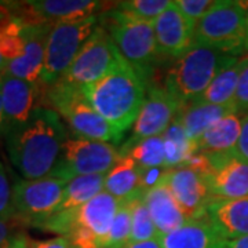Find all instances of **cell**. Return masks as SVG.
<instances>
[{"mask_svg": "<svg viewBox=\"0 0 248 248\" xmlns=\"http://www.w3.org/2000/svg\"><path fill=\"white\" fill-rule=\"evenodd\" d=\"M68 137V130L55 110L37 107L25 123L6 134V149L22 177L39 179L53 174Z\"/></svg>", "mask_w": 248, "mask_h": 248, "instance_id": "6da1fadb", "label": "cell"}, {"mask_svg": "<svg viewBox=\"0 0 248 248\" xmlns=\"http://www.w3.org/2000/svg\"><path fill=\"white\" fill-rule=\"evenodd\" d=\"M148 87L141 73L123 58L108 76L81 90L99 116L124 137L138 117Z\"/></svg>", "mask_w": 248, "mask_h": 248, "instance_id": "7a4b0ae2", "label": "cell"}, {"mask_svg": "<svg viewBox=\"0 0 248 248\" xmlns=\"http://www.w3.org/2000/svg\"><path fill=\"white\" fill-rule=\"evenodd\" d=\"M120 203L107 192L72 211L54 214L39 228L71 240L73 248H105Z\"/></svg>", "mask_w": 248, "mask_h": 248, "instance_id": "3957f363", "label": "cell"}, {"mask_svg": "<svg viewBox=\"0 0 248 248\" xmlns=\"http://www.w3.org/2000/svg\"><path fill=\"white\" fill-rule=\"evenodd\" d=\"M239 58L210 47L193 45L171 65L166 75L164 87L181 105L197 101L214 79L236 63Z\"/></svg>", "mask_w": 248, "mask_h": 248, "instance_id": "277c9868", "label": "cell"}, {"mask_svg": "<svg viewBox=\"0 0 248 248\" xmlns=\"http://www.w3.org/2000/svg\"><path fill=\"white\" fill-rule=\"evenodd\" d=\"M99 25L107 29L124 60L148 81L153 66L161 57L153 22L134 18L115 9L99 14Z\"/></svg>", "mask_w": 248, "mask_h": 248, "instance_id": "5b68a950", "label": "cell"}, {"mask_svg": "<svg viewBox=\"0 0 248 248\" xmlns=\"http://www.w3.org/2000/svg\"><path fill=\"white\" fill-rule=\"evenodd\" d=\"M46 97L50 105L48 108L66 122L73 135L115 145L122 141L123 137L99 116L81 87L57 81L54 86L47 87Z\"/></svg>", "mask_w": 248, "mask_h": 248, "instance_id": "8992f818", "label": "cell"}, {"mask_svg": "<svg viewBox=\"0 0 248 248\" xmlns=\"http://www.w3.org/2000/svg\"><path fill=\"white\" fill-rule=\"evenodd\" d=\"M248 1L217 0L195 27V45L243 57Z\"/></svg>", "mask_w": 248, "mask_h": 248, "instance_id": "52a82bcc", "label": "cell"}, {"mask_svg": "<svg viewBox=\"0 0 248 248\" xmlns=\"http://www.w3.org/2000/svg\"><path fill=\"white\" fill-rule=\"evenodd\" d=\"M98 24L99 16H94L51 27L47 36L45 63L40 75L42 86L51 87L62 79Z\"/></svg>", "mask_w": 248, "mask_h": 248, "instance_id": "ba28073f", "label": "cell"}, {"mask_svg": "<svg viewBox=\"0 0 248 248\" xmlns=\"http://www.w3.org/2000/svg\"><path fill=\"white\" fill-rule=\"evenodd\" d=\"M120 148L109 142L68 137L53 174L65 181L79 175H107L122 159Z\"/></svg>", "mask_w": 248, "mask_h": 248, "instance_id": "9c48e42d", "label": "cell"}, {"mask_svg": "<svg viewBox=\"0 0 248 248\" xmlns=\"http://www.w3.org/2000/svg\"><path fill=\"white\" fill-rule=\"evenodd\" d=\"M66 181L55 175L24 179L13 186L16 219L33 228H40L58 213L63 200Z\"/></svg>", "mask_w": 248, "mask_h": 248, "instance_id": "30bf717a", "label": "cell"}, {"mask_svg": "<svg viewBox=\"0 0 248 248\" xmlns=\"http://www.w3.org/2000/svg\"><path fill=\"white\" fill-rule=\"evenodd\" d=\"M122 60L123 55L107 29L98 24L60 81L78 87L89 86L108 76Z\"/></svg>", "mask_w": 248, "mask_h": 248, "instance_id": "8fae6325", "label": "cell"}, {"mask_svg": "<svg viewBox=\"0 0 248 248\" xmlns=\"http://www.w3.org/2000/svg\"><path fill=\"white\" fill-rule=\"evenodd\" d=\"M179 107L181 104L164 86H149L133 125V134L124 142L123 146H120V151H125L142 140L163 135L174 122Z\"/></svg>", "mask_w": 248, "mask_h": 248, "instance_id": "7c38bea8", "label": "cell"}, {"mask_svg": "<svg viewBox=\"0 0 248 248\" xmlns=\"http://www.w3.org/2000/svg\"><path fill=\"white\" fill-rule=\"evenodd\" d=\"M163 182L171 190L189 221L207 218V207L214 197L203 174L182 166L170 169Z\"/></svg>", "mask_w": 248, "mask_h": 248, "instance_id": "4fadbf2b", "label": "cell"}, {"mask_svg": "<svg viewBox=\"0 0 248 248\" xmlns=\"http://www.w3.org/2000/svg\"><path fill=\"white\" fill-rule=\"evenodd\" d=\"M211 167L204 175L214 199L248 197V161L236 155L210 156Z\"/></svg>", "mask_w": 248, "mask_h": 248, "instance_id": "5bb4252c", "label": "cell"}, {"mask_svg": "<svg viewBox=\"0 0 248 248\" xmlns=\"http://www.w3.org/2000/svg\"><path fill=\"white\" fill-rule=\"evenodd\" d=\"M105 4L98 0H29L21 3V9L27 13L24 22L55 25L98 16Z\"/></svg>", "mask_w": 248, "mask_h": 248, "instance_id": "9a60e30c", "label": "cell"}, {"mask_svg": "<svg viewBox=\"0 0 248 248\" xmlns=\"http://www.w3.org/2000/svg\"><path fill=\"white\" fill-rule=\"evenodd\" d=\"M153 28L163 58L178 60L195 45V25L181 13L175 0L153 22Z\"/></svg>", "mask_w": 248, "mask_h": 248, "instance_id": "2e32d148", "label": "cell"}, {"mask_svg": "<svg viewBox=\"0 0 248 248\" xmlns=\"http://www.w3.org/2000/svg\"><path fill=\"white\" fill-rule=\"evenodd\" d=\"M40 86L42 83L4 75L0 86V95L6 120V134L11 128L25 123L36 108L40 107L37 105V99L42 93Z\"/></svg>", "mask_w": 248, "mask_h": 248, "instance_id": "e0dca14e", "label": "cell"}, {"mask_svg": "<svg viewBox=\"0 0 248 248\" xmlns=\"http://www.w3.org/2000/svg\"><path fill=\"white\" fill-rule=\"evenodd\" d=\"M53 25L50 24H29L25 22L24 36L25 48L21 57L7 65L4 75L13 78L40 83V75L45 63L47 36Z\"/></svg>", "mask_w": 248, "mask_h": 248, "instance_id": "ac0fdd59", "label": "cell"}, {"mask_svg": "<svg viewBox=\"0 0 248 248\" xmlns=\"http://www.w3.org/2000/svg\"><path fill=\"white\" fill-rule=\"evenodd\" d=\"M207 219L223 240L248 236V197L213 199L207 207Z\"/></svg>", "mask_w": 248, "mask_h": 248, "instance_id": "d6986e66", "label": "cell"}, {"mask_svg": "<svg viewBox=\"0 0 248 248\" xmlns=\"http://www.w3.org/2000/svg\"><path fill=\"white\" fill-rule=\"evenodd\" d=\"M142 199L148 207L160 237L181 228L186 221H189L164 182H160L159 185L143 192Z\"/></svg>", "mask_w": 248, "mask_h": 248, "instance_id": "ffe728a7", "label": "cell"}, {"mask_svg": "<svg viewBox=\"0 0 248 248\" xmlns=\"http://www.w3.org/2000/svg\"><path fill=\"white\" fill-rule=\"evenodd\" d=\"M244 116L231 112L211 125L196 141V152L217 156L236 152L239 143Z\"/></svg>", "mask_w": 248, "mask_h": 248, "instance_id": "44dd1931", "label": "cell"}, {"mask_svg": "<svg viewBox=\"0 0 248 248\" xmlns=\"http://www.w3.org/2000/svg\"><path fill=\"white\" fill-rule=\"evenodd\" d=\"M223 241L207 218L186 221L181 228L161 236L163 248H222Z\"/></svg>", "mask_w": 248, "mask_h": 248, "instance_id": "7402d4cb", "label": "cell"}, {"mask_svg": "<svg viewBox=\"0 0 248 248\" xmlns=\"http://www.w3.org/2000/svg\"><path fill=\"white\" fill-rule=\"evenodd\" d=\"M231 112H236V110L233 108L217 107L197 99L181 105L174 120L182 127L186 137L196 143V141L211 125Z\"/></svg>", "mask_w": 248, "mask_h": 248, "instance_id": "603a6c76", "label": "cell"}, {"mask_svg": "<svg viewBox=\"0 0 248 248\" xmlns=\"http://www.w3.org/2000/svg\"><path fill=\"white\" fill-rule=\"evenodd\" d=\"M104 192L119 203H127L141 195V169L130 156L123 155L115 167L105 175Z\"/></svg>", "mask_w": 248, "mask_h": 248, "instance_id": "cb8c5ba5", "label": "cell"}, {"mask_svg": "<svg viewBox=\"0 0 248 248\" xmlns=\"http://www.w3.org/2000/svg\"><path fill=\"white\" fill-rule=\"evenodd\" d=\"M246 61H247V55H243L237 60L236 63L232 65L231 68L219 73L210 84V87L204 91L203 95L199 98V101L217 105V107L234 109V97H236V91H237L240 73L246 65Z\"/></svg>", "mask_w": 248, "mask_h": 248, "instance_id": "d4e9b609", "label": "cell"}, {"mask_svg": "<svg viewBox=\"0 0 248 248\" xmlns=\"http://www.w3.org/2000/svg\"><path fill=\"white\" fill-rule=\"evenodd\" d=\"M105 175H79L66 181L58 213L76 210L104 192ZM57 214V213H55Z\"/></svg>", "mask_w": 248, "mask_h": 248, "instance_id": "484cf974", "label": "cell"}, {"mask_svg": "<svg viewBox=\"0 0 248 248\" xmlns=\"http://www.w3.org/2000/svg\"><path fill=\"white\" fill-rule=\"evenodd\" d=\"M164 141V153H166V167L177 169L187 163L196 152V143L186 137L182 127L174 120L161 135Z\"/></svg>", "mask_w": 248, "mask_h": 248, "instance_id": "4316f807", "label": "cell"}, {"mask_svg": "<svg viewBox=\"0 0 248 248\" xmlns=\"http://www.w3.org/2000/svg\"><path fill=\"white\" fill-rule=\"evenodd\" d=\"M122 155L130 156L141 170L166 167V153L163 137H152L148 140L134 143L125 151H120ZM167 169V167H166Z\"/></svg>", "mask_w": 248, "mask_h": 248, "instance_id": "83f0119b", "label": "cell"}, {"mask_svg": "<svg viewBox=\"0 0 248 248\" xmlns=\"http://www.w3.org/2000/svg\"><path fill=\"white\" fill-rule=\"evenodd\" d=\"M130 205L131 213V237L130 243L137 241H145V240L156 239L160 237L159 232L156 229L155 223L152 221V217L148 207L142 199L141 195L135 196L130 202H127Z\"/></svg>", "mask_w": 248, "mask_h": 248, "instance_id": "f1b7e54d", "label": "cell"}, {"mask_svg": "<svg viewBox=\"0 0 248 248\" xmlns=\"http://www.w3.org/2000/svg\"><path fill=\"white\" fill-rule=\"evenodd\" d=\"M172 0H127L116 3V10L142 21L155 22L169 9Z\"/></svg>", "mask_w": 248, "mask_h": 248, "instance_id": "f546056e", "label": "cell"}, {"mask_svg": "<svg viewBox=\"0 0 248 248\" xmlns=\"http://www.w3.org/2000/svg\"><path fill=\"white\" fill-rule=\"evenodd\" d=\"M131 237V213L128 203H120L112 228L109 232L105 248H123Z\"/></svg>", "mask_w": 248, "mask_h": 248, "instance_id": "4dcf8cb0", "label": "cell"}, {"mask_svg": "<svg viewBox=\"0 0 248 248\" xmlns=\"http://www.w3.org/2000/svg\"><path fill=\"white\" fill-rule=\"evenodd\" d=\"M13 186L10 184L7 171L0 161V221H14Z\"/></svg>", "mask_w": 248, "mask_h": 248, "instance_id": "1f68e13d", "label": "cell"}, {"mask_svg": "<svg viewBox=\"0 0 248 248\" xmlns=\"http://www.w3.org/2000/svg\"><path fill=\"white\" fill-rule=\"evenodd\" d=\"M217 0H175L178 9L193 25L213 9Z\"/></svg>", "mask_w": 248, "mask_h": 248, "instance_id": "d6a6232c", "label": "cell"}, {"mask_svg": "<svg viewBox=\"0 0 248 248\" xmlns=\"http://www.w3.org/2000/svg\"><path fill=\"white\" fill-rule=\"evenodd\" d=\"M234 109L239 115L244 117L248 115V55L246 65L240 73L237 91L234 97Z\"/></svg>", "mask_w": 248, "mask_h": 248, "instance_id": "836d02e7", "label": "cell"}, {"mask_svg": "<svg viewBox=\"0 0 248 248\" xmlns=\"http://www.w3.org/2000/svg\"><path fill=\"white\" fill-rule=\"evenodd\" d=\"M170 169L166 167H156V169H143L141 170V190L142 193L149 190L156 185H159L160 182H163V179L166 177L167 171Z\"/></svg>", "mask_w": 248, "mask_h": 248, "instance_id": "e575fe53", "label": "cell"}, {"mask_svg": "<svg viewBox=\"0 0 248 248\" xmlns=\"http://www.w3.org/2000/svg\"><path fill=\"white\" fill-rule=\"evenodd\" d=\"M28 248H73L71 240L58 236L48 240H28Z\"/></svg>", "mask_w": 248, "mask_h": 248, "instance_id": "d590c367", "label": "cell"}, {"mask_svg": "<svg viewBox=\"0 0 248 248\" xmlns=\"http://www.w3.org/2000/svg\"><path fill=\"white\" fill-rule=\"evenodd\" d=\"M236 155L248 161V115L243 120V128H241V135H240L239 143L236 148Z\"/></svg>", "mask_w": 248, "mask_h": 248, "instance_id": "8d00e7d4", "label": "cell"}, {"mask_svg": "<svg viewBox=\"0 0 248 248\" xmlns=\"http://www.w3.org/2000/svg\"><path fill=\"white\" fill-rule=\"evenodd\" d=\"M13 231H14L13 221H0V248L7 246L16 237V234H13Z\"/></svg>", "mask_w": 248, "mask_h": 248, "instance_id": "74e56055", "label": "cell"}, {"mask_svg": "<svg viewBox=\"0 0 248 248\" xmlns=\"http://www.w3.org/2000/svg\"><path fill=\"white\" fill-rule=\"evenodd\" d=\"M123 248H163V244H161V237H156V239L145 240V241L128 243Z\"/></svg>", "mask_w": 248, "mask_h": 248, "instance_id": "f35d334b", "label": "cell"}, {"mask_svg": "<svg viewBox=\"0 0 248 248\" xmlns=\"http://www.w3.org/2000/svg\"><path fill=\"white\" fill-rule=\"evenodd\" d=\"M222 248H248V236L234 240H225Z\"/></svg>", "mask_w": 248, "mask_h": 248, "instance_id": "ab89813d", "label": "cell"}, {"mask_svg": "<svg viewBox=\"0 0 248 248\" xmlns=\"http://www.w3.org/2000/svg\"><path fill=\"white\" fill-rule=\"evenodd\" d=\"M10 248H28V239L24 234H16V237L11 240Z\"/></svg>", "mask_w": 248, "mask_h": 248, "instance_id": "60d3db41", "label": "cell"}, {"mask_svg": "<svg viewBox=\"0 0 248 248\" xmlns=\"http://www.w3.org/2000/svg\"><path fill=\"white\" fill-rule=\"evenodd\" d=\"M0 134H6V120H4V112H3L1 95H0Z\"/></svg>", "mask_w": 248, "mask_h": 248, "instance_id": "b9f144b4", "label": "cell"}, {"mask_svg": "<svg viewBox=\"0 0 248 248\" xmlns=\"http://www.w3.org/2000/svg\"><path fill=\"white\" fill-rule=\"evenodd\" d=\"M244 53L248 55V10H247V18H246V40H244Z\"/></svg>", "mask_w": 248, "mask_h": 248, "instance_id": "7bdbcfd3", "label": "cell"}, {"mask_svg": "<svg viewBox=\"0 0 248 248\" xmlns=\"http://www.w3.org/2000/svg\"><path fill=\"white\" fill-rule=\"evenodd\" d=\"M6 69H7V62L4 60L1 50H0V73H6Z\"/></svg>", "mask_w": 248, "mask_h": 248, "instance_id": "ee69618b", "label": "cell"}, {"mask_svg": "<svg viewBox=\"0 0 248 248\" xmlns=\"http://www.w3.org/2000/svg\"><path fill=\"white\" fill-rule=\"evenodd\" d=\"M3 19H6V14H4V11H3V9L0 7V22H1Z\"/></svg>", "mask_w": 248, "mask_h": 248, "instance_id": "f6af8a7d", "label": "cell"}, {"mask_svg": "<svg viewBox=\"0 0 248 248\" xmlns=\"http://www.w3.org/2000/svg\"><path fill=\"white\" fill-rule=\"evenodd\" d=\"M3 79H4V73H0V86H1V83H3Z\"/></svg>", "mask_w": 248, "mask_h": 248, "instance_id": "bcb514c9", "label": "cell"}, {"mask_svg": "<svg viewBox=\"0 0 248 248\" xmlns=\"http://www.w3.org/2000/svg\"><path fill=\"white\" fill-rule=\"evenodd\" d=\"M10 244H11V241H10L9 244H7V246H4V247H1V248H10Z\"/></svg>", "mask_w": 248, "mask_h": 248, "instance_id": "7dc6e473", "label": "cell"}]
</instances>
